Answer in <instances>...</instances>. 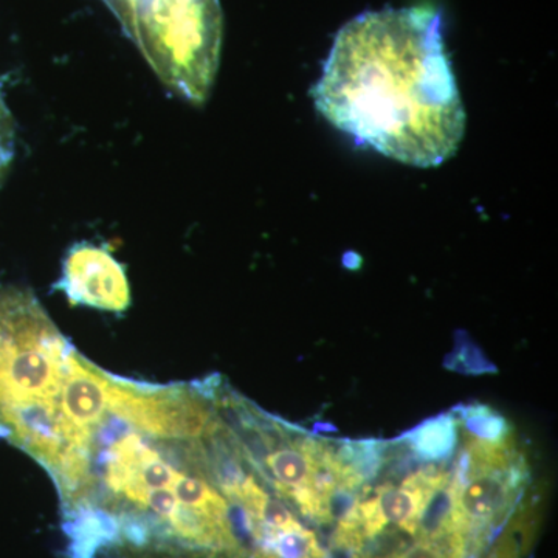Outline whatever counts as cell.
<instances>
[{
    "mask_svg": "<svg viewBox=\"0 0 558 558\" xmlns=\"http://www.w3.org/2000/svg\"><path fill=\"white\" fill-rule=\"evenodd\" d=\"M312 97L357 145L411 167H438L464 137L442 21L429 9L368 11L348 22Z\"/></svg>",
    "mask_w": 558,
    "mask_h": 558,
    "instance_id": "cell-1",
    "label": "cell"
},
{
    "mask_svg": "<svg viewBox=\"0 0 558 558\" xmlns=\"http://www.w3.org/2000/svg\"><path fill=\"white\" fill-rule=\"evenodd\" d=\"M161 83L202 105L218 75L222 49L219 0H101Z\"/></svg>",
    "mask_w": 558,
    "mask_h": 558,
    "instance_id": "cell-2",
    "label": "cell"
},
{
    "mask_svg": "<svg viewBox=\"0 0 558 558\" xmlns=\"http://www.w3.org/2000/svg\"><path fill=\"white\" fill-rule=\"evenodd\" d=\"M54 290L75 306L124 314L131 307L126 269L109 248L92 242L72 245L62 260L61 278Z\"/></svg>",
    "mask_w": 558,
    "mask_h": 558,
    "instance_id": "cell-3",
    "label": "cell"
},
{
    "mask_svg": "<svg viewBox=\"0 0 558 558\" xmlns=\"http://www.w3.org/2000/svg\"><path fill=\"white\" fill-rule=\"evenodd\" d=\"M450 480L451 473L428 468L411 473L399 487L392 484L377 487L376 497L385 520L410 535H416L429 501Z\"/></svg>",
    "mask_w": 558,
    "mask_h": 558,
    "instance_id": "cell-4",
    "label": "cell"
},
{
    "mask_svg": "<svg viewBox=\"0 0 558 558\" xmlns=\"http://www.w3.org/2000/svg\"><path fill=\"white\" fill-rule=\"evenodd\" d=\"M457 427L453 414H442L425 421L413 432L407 433L403 439L416 457L425 461H444L451 457L457 447Z\"/></svg>",
    "mask_w": 558,
    "mask_h": 558,
    "instance_id": "cell-5",
    "label": "cell"
},
{
    "mask_svg": "<svg viewBox=\"0 0 558 558\" xmlns=\"http://www.w3.org/2000/svg\"><path fill=\"white\" fill-rule=\"evenodd\" d=\"M457 424L461 425L470 439L502 442L512 438V432L506 418L486 405H469L458 410Z\"/></svg>",
    "mask_w": 558,
    "mask_h": 558,
    "instance_id": "cell-6",
    "label": "cell"
},
{
    "mask_svg": "<svg viewBox=\"0 0 558 558\" xmlns=\"http://www.w3.org/2000/svg\"><path fill=\"white\" fill-rule=\"evenodd\" d=\"M269 554L274 558H328V554L318 543L317 535L303 524L275 535Z\"/></svg>",
    "mask_w": 558,
    "mask_h": 558,
    "instance_id": "cell-7",
    "label": "cell"
},
{
    "mask_svg": "<svg viewBox=\"0 0 558 558\" xmlns=\"http://www.w3.org/2000/svg\"><path fill=\"white\" fill-rule=\"evenodd\" d=\"M384 558H465L464 549L450 535L438 538H418L409 548Z\"/></svg>",
    "mask_w": 558,
    "mask_h": 558,
    "instance_id": "cell-8",
    "label": "cell"
},
{
    "mask_svg": "<svg viewBox=\"0 0 558 558\" xmlns=\"http://www.w3.org/2000/svg\"><path fill=\"white\" fill-rule=\"evenodd\" d=\"M14 143H16V128L0 89V186L9 174L11 161L14 159Z\"/></svg>",
    "mask_w": 558,
    "mask_h": 558,
    "instance_id": "cell-9",
    "label": "cell"
}]
</instances>
